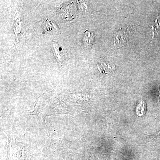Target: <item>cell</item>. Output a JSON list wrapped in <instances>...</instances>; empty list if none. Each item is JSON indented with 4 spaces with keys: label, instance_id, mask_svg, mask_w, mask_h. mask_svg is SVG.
<instances>
[{
    "label": "cell",
    "instance_id": "cell-5",
    "mask_svg": "<svg viewBox=\"0 0 160 160\" xmlns=\"http://www.w3.org/2000/svg\"><path fill=\"white\" fill-rule=\"evenodd\" d=\"M146 106V102H145V101L142 100L139 105H138V106L137 109L138 115L142 116L144 114Z\"/></svg>",
    "mask_w": 160,
    "mask_h": 160
},
{
    "label": "cell",
    "instance_id": "cell-4",
    "mask_svg": "<svg viewBox=\"0 0 160 160\" xmlns=\"http://www.w3.org/2000/svg\"><path fill=\"white\" fill-rule=\"evenodd\" d=\"M53 48H54V51L55 52L56 56L57 58V59L60 62H62L63 58V53L61 52L62 50V48L58 46L56 43H54L53 44Z\"/></svg>",
    "mask_w": 160,
    "mask_h": 160
},
{
    "label": "cell",
    "instance_id": "cell-2",
    "mask_svg": "<svg viewBox=\"0 0 160 160\" xmlns=\"http://www.w3.org/2000/svg\"><path fill=\"white\" fill-rule=\"evenodd\" d=\"M98 68L102 73H110L116 70L115 65L111 63H101L98 65Z\"/></svg>",
    "mask_w": 160,
    "mask_h": 160
},
{
    "label": "cell",
    "instance_id": "cell-1",
    "mask_svg": "<svg viewBox=\"0 0 160 160\" xmlns=\"http://www.w3.org/2000/svg\"><path fill=\"white\" fill-rule=\"evenodd\" d=\"M128 30L122 29L115 35L114 38V45L116 47H122L127 44L128 40Z\"/></svg>",
    "mask_w": 160,
    "mask_h": 160
},
{
    "label": "cell",
    "instance_id": "cell-6",
    "mask_svg": "<svg viewBox=\"0 0 160 160\" xmlns=\"http://www.w3.org/2000/svg\"><path fill=\"white\" fill-rule=\"evenodd\" d=\"M158 92H159V101L160 102V86L158 87Z\"/></svg>",
    "mask_w": 160,
    "mask_h": 160
},
{
    "label": "cell",
    "instance_id": "cell-3",
    "mask_svg": "<svg viewBox=\"0 0 160 160\" xmlns=\"http://www.w3.org/2000/svg\"><path fill=\"white\" fill-rule=\"evenodd\" d=\"M85 35H84V43L86 46L92 45L95 39V35L92 31L89 30H86L85 31Z\"/></svg>",
    "mask_w": 160,
    "mask_h": 160
}]
</instances>
